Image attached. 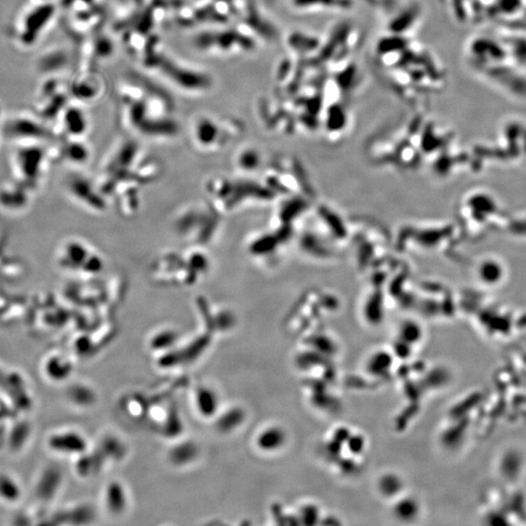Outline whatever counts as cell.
<instances>
[{"instance_id": "cell-1", "label": "cell", "mask_w": 526, "mask_h": 526, "mask_svg": "<svg viewBox=\"0 0 526 526\" xmlns=\"http://www.w3.org/2000/svg\"><path fill=\"white\" fill-rule=\"evenodd\" d=\"M55 12L52 3H38L23 15L18 26V39L23 46H32L44 29L49 26Z\"/></svg>"}, {"instance_id": "cell-2", "label": "cell", "mask_w": 526, "mask_h": 526, "mask_svg": "<svg viewBox=\"0 0 526 526\" xmlns=\"http://www.w3.org/2000/svg\"><path fill=\"white\" fill-rule=\"evenodd\" d=\"M219 396L209 386L199 387L194 394V405L203 418H215L219 412Z\"/></svg>"}, {"instance_id": "cell-3", "label": "cell", "mask_w": 526, "mask_h": 526, "mask_svg": "<svg viewBox=\"0 0 526 526\" xmlns=\"http://www.w3.org/2000/svg\"><path fill=\"white\" fill-rule=\"evenodd\" d=\"M68 55L63 48H52L38 57L36 69L45 75H55L64 70L68 64Z\"/></svg>"}, {"instance_id": "cell-4", "label": "cell", "mask_w": 526, "mask_h": 526, "mask_svg": "<svg viewBox=\"0 0 526 526\" xmlns=\"http://www.w3.org/2000/svg\"><path fill=\"white\" fill-rule=\"evenodd\" d=\"M102 85L98 78L83 76L77 78L71 84L69 88V94L78 100H94L102 93Z\"/></svg>"}, {"instance_id": "cell-5", "label": "cell", "mask_w": 526, "mask_h": 526, "mask_svg": "<svg viewBox=\"0 0 526 526\" xmlns=\"http://www.w3.org/2000/svg\"><path fill=\"white\" fill-rule=\"evenodd\" d=\"M51 444L54 449L65 453H82L87 447L85 440L74 432L54 436Z\"/></svg>"}, {"instance_id": "cell-6", "label": "cell", "mask_w": 526, "mask_h": 526, "mask_svg": "<svg viewBox=\"0 0 526 526\" xmlns=\"http://www.w3.org/2000/svg\"><path fill=\"white\" fill-rule=\"evenodd\" d=\"M128 498L126 490L119 483H112L106 491V505L108 511L115 514L123 513L127 507Z\"/></svg>"}, {"instance_id": "cell-7", "label": "cell", "mask_w": 526, "mask_h": 526, "mask_svg": "<svg viewBox=\"0 0 526 526\" xmlns=\"http://www.w3.org/2000/svg\"><path fill=\"white\" fill-rule=\"evenodd\" d=\"M282 432L277 428H267L262 430L257 436L256 444L261 451H273L283 444Z\"/></svg>"}, {"instance_id": "cell-8", "label": "cell", "mask_w": 526, "mask_h": 526, "mask_svg": "<svg viewBox=\"0 0 526 526\" xmlns=\"http://www.w3.org/2000/svg\"><path fill=\"white\" fill-rule=\"evenodd\" d=\"M216 418L220 431L231 432L241 426L245 419V414L240 408H230L229 410Z\"/></svg>"}, {"instance_id": "cell-9", "label": "cell", "mask_w": 526, "mask_h": 526, "mask_svg": "<svg viewBox=\"0 0 526 526\" xmlns=\"http://www.w3.org/2000/svg\"><path fill=\"white\" fill-rule=\"evenodd\" d=\"M197 455V447L192 443L178 444L171 450L170 458L176 465H186L192 462Z\"/></svg>"}, {"instance_id": "cell-10", "label": "cell", "mask_w": 526, "mask_h": 526, "mask_svg": "<svg viewBox=\"0 0 526 526\" xmlns=\"http://www.w3.org/2000/svg\"><path fill=\"white\" fill-rule=\"evenodd\" d=\"M174 339L175 338L173 337V334L171 336L168 333H164L157 338L155 337L152 342V348L155 350H166L169 348H173L171 346L174 345Z\"/></svg>"}, {"instance_id": "cell-11", "label": "cell", "mask_w": 526, "mask_h": 526, "mask_svg": "<svg viewBox=\"0 0 526 526\" xmlns=\"http://www.w3.org/2000/svg\"><path fill=\"white\" fill-rule=\"evenodd\" d=\"M49 0H39V3H43V2H48Z\"/></svg>"}]
</instances>
